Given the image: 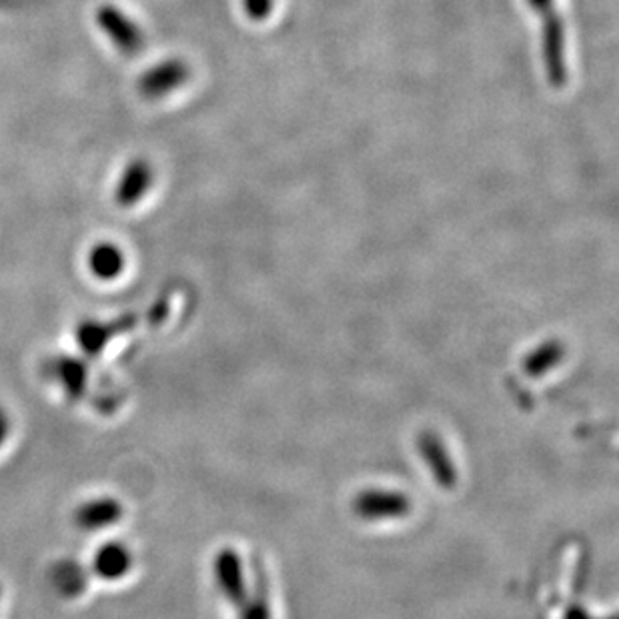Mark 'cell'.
I'll use <instances>...</instances> for the list:
<instances>
[{
	"instance_id": "1",
	"label": "cell",
	"mask_w": 619,
	"mask_h": 619,
	"mask_svg": "<svg viewBox=\"0 0 619 619\" xmlns=\"http://www.w3.org/2000/svg\"><path fill=\"white\" fill-rule=\"evenodd\" d=\"M531 9L543 21V63L553 87H564L567 83V61H565L564 21L557 11L555 0H528Z\"/></svg>"
},
{
	"instance_id": "2",
	"label": "cell",
	"mask_w": 619,
	"mask_h": 619,
	"mask_svg": "<svg viewBox=\"0 0 619 619\" xmlns=\"http://www.w3.org/2000/svg\"><path fill=\"white\" fill-rule=\"evenodd\" d=\"M351 509L359 520L373 523V521L403 520L410 515L413 503L403 491L369 487L355 496Z\"/></svg>"
},
{
	"instance_id": "3",
	"label": "cell",
	"mask_w": 619,
	"mask_h": 619,
	"mask_svg": "<svg viewBox=\"0 0 619 619\" xmlns=\"http://www.w3.org/2000/svg\"><path fill=\"white\" fill-rule=\"evenodd\" d=\"M97 24L100 31L111 39L115 48L122 55H137L144 48V34L141 26L129 19L115 4H102L97 9Z\"/></svg>"
},
{
	"instance_id": "4",
	"label": "cell",
	"mask_w": 619,
	"mask_h": 619,
	"mask_svg": "<svg viewBox=\"0 0 619 619\" xmlns=\"http://www.w3.org/2000/svg\"><path fill=\"white\" fill-rule=\"evenodd\" d=\"M213 577L219 587L222 597L231 604L232 608H241L247 596V582H245L243 560L239 552L232 547H222L221 552L213 560Z\"/></svg>"
},
{
	"instance_id": "5",
	"label": "cell",
	"mask_w": 619,
	"mask_h": 619,
	"mask_svg": "<svg viewBox=\"0 0 619 619\" xmlns=\"http://www.w3.org/2000/svg\"><path fill=\"white\" fill-rule=\"evenodd\" d=\"M188 77H191V68L183 58H166L155 67L144 70L137 87L144 99H165L171 93L181 89Z\"/></svg>"
},
{
	"instance_id": "6",
	"label": "cell",
	"mask_w": 619,
	"mask_h": 619,
	"mask_svg": "<svg viewBox=\"0 0 619 619\" xmlns=\"http://www.w3.org/2000/svg\"><path fill=\"white\" fill-rule=\"evenodd\" d=\"M137 325L134 315H121L111 322H97V319H87V322L78 323L77 337L80 351L87 357H99L107 345L112 344L119 335L131 332Z\"/></svg>"
},
{
	"instance_id": "7",
	"label": "cell",
	"mask_w": 619,
	"mask_h": 619,
	"mask_svg": "<svg viewBox=\"0 0 619 619\" xmlns=\"http://www.w3.org/2000/svg\"><path fill=\"white\" fill-rule=\"evenodd\" d=\"M417 452L425 467L430 469L433 481L442 489H454L457 486V469H455L454 459L447 452L445 443L437 433L423 432L417 437Z\"/></svg>"
},
{
	"instance_id": "8",
	"label": "cell",
	"mask_w": 619,
	"mask_h": 619,
	"mask_svg": "<svg viewBox=\"0 0 619 619\" xmlns=\"http://www.w3.org/2000/svg\"><path fill=\"white\" fill-rule=\"evenodd\" d=\"M124 515L121 501L111 496L89 499L75 509V525L83 531H102L117 525Z\"/></svg>"
},
{
	"instance_id": "9",
	"label": "cell",
	"mask_w": 619,
	"mask_h": 619,
	"mask_svg": "<svg viewBox=\"0 0 619 619\" xmlns=\"http://www.w3.org/2000/svg\"><path fill=\"white\" fill-rule=\"evenodd\" d=\"M153 166L149 165L143 159H137L133 163L124 166V171L119 177L117 188H115V200L119 207L131 209L139 200L143 199L153 185Z\"/></svg>"
},
{
	"instance_id": "10",
	"label": "cell",
	"mask_w": 619,
	"mask_h": 619,
	"mask_svg": "<svg viewBox=\"0 0 619 619\" xmlns=\"http://www.w3.org/2000/svg\"><path fill=\"white\" fill-rule=\"evenodd\" d=\"M48 377L56 381V385L65 391L70 401H78L87 391L89 369L83 359L70 355H58L48 363Z\"/></svg>"
},
{
	"instance_id": "11",
	"label": "cell",
	"mask_w": 619,
	"mask_h": 619,
	"mask_svg": "<svg viewBox=\"0 0 619 619\" xmlns=\"http://www.w3.org/2000/svg\"><path fill=\"white\" fill-rule=\"evenodd\" d=\"M131 567L133 553L121 542L102 543L93 557V574L105 582H119L129 575Z\"/></svg>"
},
{
	"instance_id": "12",
	"label": "cell",
	"mask_w": 619,
	"mask_h": 619,
	"mask_svg": "<svg viewBox=\"0 0 619 619\" xmlns=\"http://www.w3.org/2000/svg\"><path fill=\"white\" fill-rule=\"evenodd\" d=\"M51 584L55 587L56 594L73 599L85 594V589L89 586V574L75 560H61L51 569Z\"/></svg>"
},
{
	"instance_id": "13",
	"label": "cell",
	"mask_w": 619,
	"mask_h": 619,
	"mask_svg": "<svg viewBox=\"0 0 619 619\" xmlns=\"http://www.w3.org/2000/svg\"><path fill=\"white\" fill-rule=\"evenodd\" d=\"M565 359V345L560 339H547L523 357V371L531 379L547 376Z\"/></svg>"
},
{
	"instance_id": "14",
	"label": "cell",
	"mask_w": 619,
	"mask_h": 619,
	"mask_svg": "<svg viewBox=\"0 0 619 619\" xmlns=\"http://www.w3.org/2000/svg\"><path fill=\"white\" fill-rule=\"evenodd\" d=\"M124 253L115 243H99L90 249L89 271L100 281H112L124 271Z\"/></svg>"
},
{
	"instance_id": "15",
	"label": "cell",
	"mask_w": 619,
	"mask_h": 619,
	"mask_svg": "<svg viewBox=\"0 0 619 619\" xmlns=\"http://www.w3.org/2000/svg\"><path fill=\"white\" fill-rule=\"evenodd\" d=\"M239 619H271L269 601L263 596L247 599L239 608Z\"/></svg>"
},
{
	"instance_id": "16",
	"label": "cell",
	"mask_w": 619,
	"mask_h": 619,
	"mask_svg": "<svg viewBox=\"0 0 619 619\" xmlns=\"http://www.w3.org/2000/svg\"><path fill=\"white\" fill-rule=\"evenodd\" d=\"M275 0H243L245 14L253 21H265L271 17Z\"/></svg>"
},
{
	"instance_id": "17",
	"label": "cell",
	"mask_w": 619,
	"mask_h": 619,
	"mask_svg": "<svg viewBox=\"0 0 619 619\" xmlns=\"http://www.w3.org/2000/svg\"><path fill=\"white\" fill-rule=\"evenodd\" d=\"M11 435V420H9V413L0 408V447L7 443Z\"/></svg>"
}]
</instances>
